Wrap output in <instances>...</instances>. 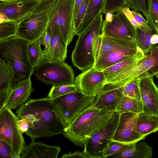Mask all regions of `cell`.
Here are the masks:
<instances>
[{
    "mask_svg": "<svg viewBox=\"0 0 158 158\" xmlns=\"http://www.w3.org/2000/svg\"><path fill=\"white\" fill-rule=\"evenodd\" d=\"M16 113L29 125L25 133L32 140L42 137L63 134L67 125L51 100L47 97L29 99L17 107Z\"/></svg>",
    "mask_w": 158,
    "mask_h": 158,
    "instance_id": "6da1fadb",
    "label": "cell"
},
{
    "mask_svg": "<svg viewBox=\"0 0 158 158\" xmlns=\"http://www.w3.org/2000/svg\"><path fill=\"white\" fill-rule=\"evenodd\" d=\"M114 112L92 105L65 128L63 134L76 145L84 148L92 136L108 122Z\"/></svg>",
    "mask_w": 158,
    "mask_h": 158,
    "instance_id": "7a4b0ae2",
    "label": "cell"
},
{
    "mask_svg": "<svg viewBox=\"0 0 158 158\" xmlns=\"http://www.w3.org/2000/svg\"><path fill=\"white\" fill-rule=\"evenodd\" d=\"M30 42L16 36L0 40V59L10 64L15 77L12 87L30 78L34 69L29 58L28 45Z\"/></svg>",
    "mask_w": 158,
    "mask_h": 158,
    "instance_id": "3957f363",
    "label": "cell"
},
{
    "mask_svg": "<svg viewBox=\"0 0 158 158\" xmlns=\"http://www.w3.org/2000/svg\"><path fill=\"white\" fill-rule=\"evenodd\" d=\"M102 36L98 56L93 65L97 70L102 71L109 67L135 57L143 51L137 45L135 40H128L102 35Z\"/></svg>",
    "mask_w": 158,
    "mask_h": 158,
    "instance_id": "277c9868",
    "label": "cell"
},
{
    "mask_svg": "<svg viewBox=\"0 0 158 158\" xmlns=\"http://www.w3.org/2000/svg\"><path fill=\"white\" fill-rule=\"evenodd\" d=\"M103 15L100 13L87 29L79 37L71 56L73 65L82 71L92 66L95 62L94 46L101 33Z\"/></svg>",
    "mask_w": 158,
    "mask_h": 158,
    "instance_id": "5b68a950",
    "label": "cell"
},
{
    "mask_svg": "<svg viewBox=\"0 0 158 158\" xmlns=\"http://www.w3.org/2000/svg\"><path fill=\"white\" fill-rule=\"evenodd\" d=\"M56 0H42L19 23L16 36L30 42L36 41L46 31L51 9Z\"/></svg>",
    "mask_w": 158,
    "mask_h": 158,
    "instance_id": "8992f818",
    "label": "cell"
},
{
    "mask_svg": "<svg viewBox=\"0 0 158 158\" xmlns=\"http://www.w3.org/2000/svg\"><path fill=\"white\" fill-rule=\"evenodd\" d=\"M74 8V0H56L51 9L46 30L52 35V30L57 27L68 45L75 35Z\"/></svg>",
    "mask_w": 158,
    "mask_h": 158,
    "instance_id": "52a82bcc",
    "label": "cell"
},
{
    "mask_svg": "<svg viewBox=\"0 0 158 158\" xmlns=\"http://www.w3.org/2000/svg\"><path fill=\"white\" fill-rule=\"evenodd\" d=\"M19 119L11 109L6 106L0 110V140L10 147L13 158H20L26 145L22 132L18 126Z\"/></svg>",
    "mask_w": 158,
    "mask_h": 158,
    "instance_id": "ba28073f",
    "label": "cell"
},
{
    "mask_svg": "<svg viewBox=\"0 0 158 158\" xmlns=\"http://www.w3.org/2000/svg\"><path fill=\"white\" fill-rule=\"evenodd\" d=\"M33 74L46 85L57 86L74 84L75 77L71 66L64 62L44 60L34 69Z\"/></svg>",
    "mask_w": 158,
    "mask_h": 158,
    "instance_id": "9c48e42d",
    "label": "cell"
},
{
    "mask_svg": "<svg viewBox=\"0 0 158 158\" xmlns=\"http://www.w3.org/2000/svg\"><path fill=\"white\" fill-rule=\"evenodd\" d=\"M95 97L87 96L78 90L51 99L53 104L68 126L85 109L92 105Z\"/></svg>",
    "mask_w": 158,
    "mask_h": 158,
    "instance_id": "30bf717a",
    "label": "cell"
},
{
    "mask_svg": "<svg viewBox=\"0 0 158 158\" xmlns=\"http://www.w3.org/2000/svg\"><path fill=\"white\" fill-rule=\"evenodd\" d=\"M119 115L114 111L106 124L96 132L87 142L84 147V151L89 158H103V152L108 144L112 140Z\"/></svg>",
    "mask_w": 158,
    "mask_h": 158,
    "instance_id": "8fae6325",
    "label": "cell"
},
{
    "mask_svg": "<svg viewBox=\"0 0 158 158\" xmlns=\"http://www.w3.org/2000/svg\"><path fill=\"white\" fill-rule=\"evenodd\" d=\"M138 115V114L131 112L120 114L112 140L126 144H133L144 139L146 136L140 135L137 131Z\"/></svg>",
    "mask_w": 158,
    "mask_h": 158,
    "instance_id": "7c38bea8",
    "label": "cell"
},
{
    "mask_svg": "<svg viewBox=\"0 0 158 158\" xmlns=\"http://www.w3.org/2000/svg\"><path fill=\"white\" fill-rule=\"evenodd\" d=\"M101 34L128 40H135V28L122 11L119 10L114 14L112 21H103Z\"/></svg>",
    "mask_w": 158,
    "mask_h": 158,
    "instance_id": "4fadbf2b",
    "label": "cell"
},
{
    "mask_svg": "<svg viewBox=\"0 0 158 158\" xmlns=\"http://www.w3.org/2000/svg\"><path fill=\"white\" fill-rule=\"evenodd\" d=\"M154 76L146 73L140 77L139 87L143 113L158 118V87L154 82Z\"/></svg>",
    "mask_w": 158,
    "mask_h": 158,
    "instance_id": "5bb4252c",
    "label": "cell"
},
{
    "mask_svg": "<svg viewBox=\"0 0 158 158\" xmlns=\"http://www.w3.org/2000/svg\"><path fill=\"white\" fill-rule=\"evenodd\" d=\"M42 0H20L12 2L0 1V22L12 20L19 23L34 10Z\"/></svg>",
    "mask_w": 158,
    "mask_h": 158,
    "instance_id": "9a60e30c",
    "label": "cell"
},
{
    "mask_svg": "<svg viewBox=\"0 0 158 158\" xmlns=\"http://www.w3.org/2000/svg\"><path fill=\"white\" fill-rule=\"evenodd\" d=\"M74 84L84 94L95 96L105 85V80L102 71L96 70L93 66L77 76Z\"/></svg>",
    "mask_w": 158,
    "mask_h": 158,
    "instance_id": "2e32d148",
    "label": "cell"
},
{
    "mask_svg": "<svg viewBox=\"0 0 158 158\" xmlns=\"http://www.w3.org/2000/svg\"><path fill=\"white\" fill-rule=\"evenodd\" d=\"M146 56L142 51L135 57L119 62L104 70L102 72L105 85L113 87H120L127 84V68Z\"/></svg>",
    "mask_w": 158,
    "mask_h": 158,
    "instance_id": "e0dca14e",
    "label": "cell"
},
{
    "mask_svg": "<svg viewBox=\"0 0 158 158\" xmlns=\"http://www.w3.org/2000/svg\"><path fill=\"white\" fill-rule=\"evenodd\" d=\"M123 96L121 87L115 88L105 85L95 96L92 105L99 109L114 112Z\"/></svg>",
    "mask_w": 158,
    "mask_h": 158,
    "instance_id": "ac0fdd59",
    "label": "cell"
},
{
    "mask_svg": "<svg viewBox=\"0 0 158 158\" xmlns=\"http://www.w3.org/2000/svg\"><path fill=\"white\" fill-rule=\"evenodd\" d=\"M61 150L59 146L49 145L42 141L33 140L25 146L20 158H57Z\"/></svg>",
    "mask_w": 158,
    "mask_h": 158,
    "instance_id": "d6986e66",
    "label": "cell"
},
{
    "mask_svg": "<svg viewBox=\"0 0 158 158\" xmlns=\"http://www.w3.org/2000/svg\"><path fill=\"white\" fill-rule=\"evenodd\" d=\"M33 90L31 78L22 81L9 90L4 107L15 109L29 99Z\"/></svg>",
    "mask_w": 158,
    "mask_h": 158,
    "instance_id": "ffe728a7",
    "label": "cell"
},
{
    "mask_svg": "<svg viewBox=\"0 0 158 158\" xmlns=\"http://www.w3.org/2000/svg\"><path fill=\"white\" fill-rule=\"evenodd\" d=\"M52 34L49 46L44 55V60L64 62L67 57L68 45L63 40L57 27L54 28Z\"/></svg>",
    "mask_w": 158,
    "mask_h": 158,
    "instance_id": "44dd1931",
    "label": "cell"
},
{
    "mask_svg": "<svg viewBox=\"0 0 158 158\" xmlns=\"http://www.w3.org/2000/svg\"><path fill=\"white\" fill-rule=\"evenodd\" d=\"M153 148L144 142L134 144L128 148L110 155L107 158H151Z\"/></svg>",
    "mask_w": 158,
    "mask_h": 158,
    "instance_id": "7402d4cb",
    "label": "cell"
},
{
    "mask_svg": "<svg viewBox=\"0 0 158 158\" xmlns=\"http://www.w3.org/2000/svg\"><path fill=\"white\" fill-rule=\"evenodd\" d=\"M105 0H90L82 22L75 35L79 36L82 34L102 12Z\"/></svg>",
    "mask_w": 158,
    "mask_h": 158,
    "instance_id": "603a6c76",
    "label": "cell"
},
{
    "mask_svg": "<svg viewBox=\"0 0 158 158\" xmlns=\"http://www.w3.org/2000/svg\"><path fill=\"white\" fill-rule=\"evenodd\" d=\"M136 130L140 135L147 136L158 131V118L148 115L143 112L138 114Z\"/></svg>",
    "mask_w": 158,
    "mask_h": 158,
    "instance_id": "cb8c5ba5",
    "label": "cell"
},
{
    "mask_svg": "<svg viewBox=\"0 0 158 158\" xmlns=\"http://www.w3.org/2000/svg\"><path fill=\"white\" fill-rule=\"evenodd\" d=\"M14 77L12 66L0 59V94L8 93L12 88Z\"/></svg>",
    "mask_w": 158,
    "mask_h": 158,
    "instance_id": "d4e9b609",
    "label": "cell"
},
{
    "mask_svg": "<svg viewBox=\"0 0 158 158\" xmlns=\"http://www.w3.org/2000/svg\"><path fill=\"white\" fill-rule=\"evenodd\" d=\"M119 114L123 113L131 112L137 114L143 112L141 100L124 96L119 101L115 110Z\"/></svg>",
    "mask_w": 158,
    "mask_h": 158,
    "instance_id": "484cf974",
    "label": "cell"
},
{
    "mask_svg": "<svg viewBox=\"0 0 158 158\" xmlns=\"http://www.w3.org/2000/svg\"><path fill=\"white\" fill-rule=\"evenodd\" d=\"M153 29L150 26L148 28H135V41L137 45L146 54L154 46L150 42Z\"/></svg>",
    "mask_w": 158,
    "mask_h": 158,
    "instance_id": "4316f807",
    "label": "cell"
},
{
    "mask_svg": "<svg viewBox=\"0 0 158 158\" xmlns=\"http://www.w3.org/2000/svg\"><path fill=\"white\" fill-rule=\"evenodd\" d=\"M148 21L158 34V0H147Z\"/></svg>",
    "mask_w": 158,
    "mask_h": 158,
    "instance_id": "83f0119b",
    "label": "cell"
},
{
    "mask_svg": "<svg viewBox=\"0 0 158 158\" xmlns=\"http://www.w3.org/2000/svg\"><path fill=\"white\" fill-rule=\"evenodd\" d=\"M18 25V22L14 21L7 20L0 22V40L16 36Z\"/></svg>",
    "mask_w": 158,
    "mask_h": 158,
    "instance_id": "f1b7e54d",
    "label": "cell"
},
{
    "mask_svg": "<svg viewBox=\"0 0 158 158\" xmlns=\"http://www.w3.org/2000/svg\"><path fill=\"white\" fill-rule=\"evenodd\" d=\"M28 54L30 63L34 69L44 60L42 52L35 41L30 42L29 44Z\"/></svg>",
    "mask_w": 158,
    "mask_h": 158,
    "instance_id": "f546056e",
    "label": "cell"
},
{
    "mask_svg": "<svg viewBox=\"0 0 158 158\" xmlns=\"http://www.w3.org/2000/svg\"><path fill=\"white\" fill-rule=\"evenodd\" d=\"M78 89L74 84L72 85H53L46 97L52 99L77 91Z\"/></svg>",
    "mask_w": 158,
    "mask_h": 158,
    "instance_id": "4dcf8cb0",
    "label": "cell"
},
{
    "mask_svg": "<svg viewBox=\"0 0 158 158\" xmlns=\"http://www.w3.org/2000/svg\"><path fill=\"white\" fill-rule=\"evenodd\" d=\"M121 88L124 96L141 100L139 79L132 81Z\"/></svg>",
    "mask_w": 158,
    "mask_h": 158,
    "instance_id": "1f68e13d",
    "label": "cell"
},
{
    "mask_svg": "<svg viewBox=\"0 0 158 158\" xmlns=\"http://www.w3.org/2000/svg\"><path fill=\"white\" fill-rule=\"evenodd\" d=\"M135 143L126 144L117 141L112 140L108 144L104 150L103 157H107L110 155L123 150Z\"/></svg>",
    "mask_w": 158,
    "mask_h": 158,
    "instance_id": "d6a6232c",
    "label": "cell"
},
{
    "mask_svg": "<svg viewBox=\"0 0 158 158\" xmlns=\"http://www.w3.org/2000/svg\"><path fill=\"white\" fill-rule=\"evenodd\" d=\"M128 6L126 0H105L102 14L107 13H116Z\"/></svg>",
    "mask_w": 158,
    "mask_h": 158,
    "instance_id": "836d02e7",
    "label": "cell"
},
{
    "mask_svg": "<svg viewBox=\"0 0 158 158\" xmlns=\"http://www.w3.org/2000/svg\"><path fill=\"white\" fill-rule=\"evenodd\" d=\"M127 6L133 10L141 12L148 19L147 7L146 0H126Z\"/></svg>",
    "mask_w": 158,
    "mask_h": 158,
    "instance_id": "e575fe53",
    "label": "cell"
},
{
    "mask_svg": "<svg viewBox=\"0 0 158 158\" xmlns=\"http://www.w3.org/2000/svg\"><path fill=\"white\" fill-rule=\"evenodd\" d=\"M89 0H84L80 7L74 22L75 34L77 32L82 22Z\"/></svg>",
    "mask_w": 158,
    "mask_h": 158,
    "instance_id": "d590c367",
    "label": "cell"
},
{
    "mask_svg": "<svg viewBox=\"0 0 158 158\" xmlns=\"http://www.w3.org/2000/svg\"><path fill=\"white\" fill-rule=\"evenodd\" d=\"M51 35L49 33L45 32L36 41V42L44 55L47 51L50 44Z\"/></svg>",
    "mask_w": 158,
    "mask_h": 158,
    "instance_id": "8d00e7d4",
    "label": "cell"
},
{
    "mask_svg": "<svg viewBox=\"0 0 158 158\" xmlns=\"http://www.w3.org/2000/svg\"><path fill=\"white\" fill-rule=\"evenodd\" d=\"M131 12L137 23L138 27L137 28L144 29L150 26L148 21L143 17L140 12L135 10H131Z\"/></svg>",
    "mask_w": 158,
    "mask_h": 158,
    "instance_id": "74e56055",
    "label": "cell"
},
{
    "mask_svg": "<svg viewBox=\"0 0 158 158\" xmlns=\"http://www.w3.org/2000/svg\"><path fill=\"white\" fill-rule=\"evenodd\" d=\"M0 158H13L10 147L6 143L0 140Z\"/></svg>",
    "mask_w": 158,
    "mask_h": 158,
    "instance_id": "f35d334b",
    "label": "cell"
},
{
    "mask_svg": "<svg viewBox=\"0 0 158 158\" xmlns=\"http://www.w3.org/2000/svg\"><path fill=\"white\" fill-rule=\"evenodd\" d=\"M124 14L128 20L131 23L135 28L137 27V23L129 7L126 6L121 10Z\"/></svg>",
    "mask_w": 158,
    "mask_h": 158,
    "instance_id": "ab89813d",
    "label": "cell"
},
{
    "mask_svg": "<svg viewBox=\"0 0 158 158\" xmlns=\"http://www.w3.org/2000/svg\"><path fill=\"white\" fill-rule=\"evenodd\" d=\"M89 158V156L84 151L81 152L79 150H77L73 153L63 154L61 158Z\"/></svg>",
    "mask_w": 158,
    "mask_h": 158,
    "instance_id": "60d3db41",
    "label": "cell"
},
{
    "mask_svg": "<svg viewBox=\"0 0 158 158\" xmlns=\"http://www.w3.org/2000/svg\"><path fill=\"white\" fill-rule=\"evenodd\" d=\"M102 35L101 33L96 39L94 46V53L95 62L97 59L100 49L102 41Z\"/></svg>",
    "mask_w": 158,
    "mask_h": 158,
    "instance_id": "b9f144b4",
    "label": "cell"
},
{
    "mask_svg": "<svg viewBox=\"0 0 158 158\" xmlns=\"http://www.w3.org/2000/svg\"><path fill=\"white\" fill-rule=\"evenodd\" d=\"M18 124L19 129L22 133H26L29 129V124L25 119H19L18 122Z\"/></svg>",
    "mask_w": 158,
    "mask_h": 158,
    "instance_id": "7bdbcfd3",
    "label": "cell"
},
{
    "mask_svg": "<svg viewBox=\"0 0 158 158\" xmlns=\"http://www.w3.org/2000/svg\"><path fill=\"white\" fill-rule=\"evenodd\" d=\"M84 0H74V22L80 6Z\"/></svg>",
    "mask_w": 158,
    "mask_h": 158,
    "instance_id": "ee69618b",
    "label": "cell"
},
{
    "mask_svg": "<svg viewBox=\"0 0 158 158\" xmlns=\"http://www.w3.org/2000/svg\"><path fill=\"white\" fill-rule=\"evenodd\" d=\"M150 41L151 44L153 46L158 44V34L157 33L152 34Z\"/></svg>",
    "mask_w": 158,
    "mask_h": 158,
    "instance_id": "f6af8a7d",
    "label": "cell"
},
{
    "mask_svg": "<svg viewBox=\"0 0 158 158\" xmlns=\"http://www.w3.org/2000/svg\"><path fill=\"white\" fill-rule=\"evenodd\" d=\"M114 14V13L110 12L106 13V17L104 20L108 22L112 21L113 19Z\"/></svg>",
    "mask_w": 158,
    "mask_h": 158,
    "instance_id": "bcb514c9",
    "label": "cell"
},
{
    "mask_svg": "<svg viewBox=\"0 0 158 158\" xmlns=\"http://www.w3.org/2000/svg\"><path fill=\"white\" fill-rule=\"evenodd\" d=\"M18 0H0V1H3L5 2H12V1H15Z\"/></svg>",
    "mask_w": 158,
    "mask_h": 158,
    "instance_id": "7dc6e473",
    "label": "cell"
},
{
    "mask_svg": "<svg viewBox=\"0 0 158 158\" xmlns=\"http://www.w3.org/2000/svg\"><path fill=\"white\" fill-rule=\"evenodd\" d=\"M157 78H158V75H157Z\"/></svg>",
    "mask_w": 158,
    "mask_h": 158,
    "instance_id": "c3c4849f",
    "label": "cell"
}]
</instances>
